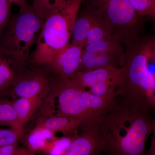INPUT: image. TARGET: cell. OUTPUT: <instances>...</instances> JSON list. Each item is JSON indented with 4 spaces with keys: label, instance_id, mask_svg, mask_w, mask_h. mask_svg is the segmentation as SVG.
<instances>
[{
    "label": "cell",
    "instance_id": "8",
    "mask_svg": "<svg viewBox=\"0 0 155 155\" xmlns=\"http://www.w3.org/2000/svg\"><path fill=\"white\" fill-rule=\"evenodd\" d=\"M121 77V68L110 66L90 71H77L69 78L84 91L104 97L116 96L115 92Z\"/></svg>",
    "mask_w": 155,
    "mask_h": 155
},
{
    "label": "cell",
    "instance_id": "19",
    "mask_svg": "<svg viewBox=\"0 0 155 155\" xmlns=\"http://www.w3.org/2000/svg\"><path fill=\"white\" fill-rule=\"evenodd\" d=\"M74 136H64L61 137L56 136L51 140L43 153L47 155H63L70 145Z\"/></svg>",
    "mask_w": 155,
    "mask_h": 155
},
{
    "label": "cell",
    "instance_id": "27",
    "mask_svg": "<svg viewBox=\"0 0 155 155\" xmlns=\"http://www.w3.org/2000/svg\"><path fill=\"white\" fill-rule=\"evenodd\" d=\"M9 94L8 91H6L0 87V100L6 99L5 97Z\"/></svg>",
    "mask_w": 155,
    "mask_h": 155
},
{
    "label": "cell",
    "instance_id": "22",
    "mask_svg": "<svg viewBox=\"0 0 155 155\" xmlns=\"http://www.w3.org/2000/svg\"><path fill=\"white\" fill-rule=\"evenodd\" d=\"M12 4L8 0H0V38L11 19Z\"/></svg>",
    "mask_w": 155,
    "mask_h": 155
},
{
    "label": "cell",
    "instance_id": "14",
    "mask_svg": "<svg viewBox=\"0 0 155 155\" xmlns=\"http://www.w3.org/2000/svg\"><path fill=\"white\" fill-rule=\"evenodd\" d=\"M56 133L43 126L36 125L22 141L24 147L32 152L43 153L51 140L56 137Z\"/></svg>",
    "mask_w": 155,
    "mask_h": 155
},
{
    "label": "cell",
    "instance_id": "2",
    "mask_svg": "<svg viewBox=\"0 0 155 155\" xmlns=\"http://www.w3.org/2000/svg\"><path fill=\"white\" fill-rule=\"evenodd\" d=\"M94 122L108 155H143L149 137L155 133L151 114L122 104Z\"/></svg>",
    "mask_w": 155,
    "mask_h": 155
},
{
    "label": "cell",
    "instance_id": "25",
    "mask_svg": "<svg viewBox=\"0 0 155 155\" xmlns=\"http://www.w3.org/2000/svg\"><path fill=\"white\" fill-rule=\"evenodd\" d=\"M16 155H36V154L24 147H19Z\"/></svg>",
    "mask_w": 155,
    "mask_h": 155
},
{
    "label": "cell",
    "instance_id": "1",
    "mask_svg": "<svg viewBox=\"0 0 155 155\" xmlns=\"http://www.w3.org/2000/svg\"><path fill=\"white\" fill-rule=\"evenodd\" d=\"M125 58L121 67V81L116 97L122 104L137 110H155V38L140 35L124 47Z\"/></svg>",
    "mask_w": 155,
    "mask_h": 155
},
{
    "label": "cell",
    "instance_id": "17",
    "mask_svg": "<svg viewBox=\"0 0 155 155\" xmlns=\"http://www.w3.org/2000/svg\"><path fill=\"white\" fill-rule=\"evenodd\" d=\"M16 78L14 68L9 61L4 56H0V87L9 91Z\"/></svg>",
    "mask_w": 155,
    "mask_h": 155
},
{
    "label": "cell",
    "instance_id": "23",
    "mask_svg": "<svg viewBox=\"0 0 155 155\" xmlns=\"http://www.w3.org/2000/svg\"><path fill=\"white\" fill-rule=\"evenodd\" d=\"M19 147L18 144L0 147V155H16Z\"/></svg>",
    "mask_w": 155,
    "mask_h": 155
},
{
    "label": "cell",
    "instance_id": "4",
    "mask_svg": "<svg viewBox=\"0 0 155 155\" xmlns=\"http://www.w3.org/2000/svg\"><path fill=\"white\" fill-rule=\"evenodd\" d=\"M83 1L66 0L44 19L31 55L35 64L47 65L69 43Z\"/></svg>",
    "mask_w": 155,
    "mask_h": 155
},
{
    "label": "cell",
    "instance_id": "3",
    "mask_svg": "<svg viewBox=\"0 0 155 155\" xmlns=\"http://www.w3.org/2000/svg\"><path fill=\"white\" fill-rule=\"evenodd\" d=\"M43 103V116H63L77 118L85 123L111 110L117 105L116 95H94L78 87L70 78L55 77Z\"/></svg>",
    "mask_w": 155,
    "mask_h": 155
},
{
    "label": "cell",
    "instance_id": "21",
    "mask_svg": "<svg viewBox=\"0 0 155 155\" xmlns=\"http://www.w3.org/2000/svg\"><path fill=\"white\" fill-rule=\"evenodd\" d=\"M24 130L16 128H0V147L18 144L24 136Z\"/></svg>",
    "mask_w": 155,
    "mask_h": 155
},
{
    "label": "cell",
    "instance_id": "26",
    "mask_svg": "<svg viewBox=\"0 0 155 155\" xmlns=\"http://www.w3.org/2000/svg\"><path fill=\"white\" fill-rule=\"evenodd\" d=\"M10 2L13 4H17L19 6V8H23L28 5L27 0H8Z\"/></svg>",
    "mask_w": 155,
    "mask_h": 155
},
{
    "label": "cell",
    "instance_id": "5",
    "mask_svg": "<svg viewBox=\"0 0 155 155\" xmlns=\"http://www.w3.org/2000/svg\"><path fill=\"white\" fill-rule=\"evenodd\" d=\"M44 20L28 4L20 8L19 13L10 19L0 38V48L14 69L22 68L28 61Z\"/></svg>",
    "mask_w": 155,
    "mask_h": 155
},
{
    "label": "cell",
    "instance_id": "11",
    "mask_svg": "<svg viewBox=\"0 0 155 155\" xmlns=\"http://www.w3.org/2000/svg\"><path fill=\"white\" fill-rule=\"evenodd\" d=\"M51 82L44 75L32 74L16 78L9 94L19 98H32L46 94L49 92Z\"/></svg>",
    "mask_w": 155,
    "mask_h": 155
},
{
    "label": "cell",
    "instance_id": "15",
    "mask_svg": "<svg viewBox=\"0 0 155 155\" xmlns=\"http://www.w3.org/2000/svg\"><path fill=\"white\" fill-rule=\"evenodd\" d=\"M95 15L87 9L77 17L73 26L72 34V42L84 48L87 37L95 20Z\"/></svg>",
    "mask_w": 155,
    "mask_h": 155
},
{
    "label": "cell",
    "instance_id": "12",
    "mask_svg": "<svg viewBox=\"0 0 155 155\" xmlns=\"http://www.w3.org/2000/svg\"><path fill=\"white\" fill-rule=\"evenodd\" d=\"M85 124L81 119L63 116H43L36 125L49 129L55 133H61L65 136L76 135L81 126Z\"/></svg>",
    "mask_w": 155,
    "mask_h": 155
},
{
    "label": "cell",
    "instance_id": "10",
    "mask_svg": "<svg viewBox=\"0 0 155 155\" xmlns=\"http://www.w3.org/2000/svg\"><path fill=\"white\" fill-rule=\"evenodd\" d=\"M83 48L72 43L68 44L58 51L47 64L55 77L67 79L79 70Z\"/></svg>",
    "mask_w": 155,
    "mask_h": 155
},
{
    "label": "cell",
    "instance_id": "24",
    "mask_svg": "<svg viewBox=\"0 0 155 155\" xmlns=\"http://www.w3.org/2000/svg\"><path fill=\"white\" fill-rule=\"evenodd\" d=\"M143 155H155V133L152 134L149 149Z\"/></svg>",
    "mask_w": 155,
    "mask_h": 155
},
{
    "label": "cell",
    "instance_id": "7",
    "mask_svg": "<svg viewBox=\"0 0 155 155\" xmlns=\"http://www.w3.org/2000/svg\"><path fill=\"white\" fill-rule=\"evenodd\" d=\"M125 58L124 46L114 37L90 44L83 48L78 71L114 66L121 68Z\"/></svg>",
    "mask_w": 155,
    "mask_h": 155
},
{
    "label": "cell",
    "instance_id": "9",
    "mask_svg": "<svg viewBox=\"0 0 155 155\" xmlns=\"http://www.w3.org/2000/svg\"><path fill=\"white\" fill-rule=\"evenodd\" d=\"M104 144L94 121L84 124L62 155H102Z\"/></svg>",
    "mask_w": 155,
    "mask_h": 155
},
{
    "label": "cell",
    "instance_id": "16",
    "mask_svg": "<svg viewBox=\"0 0 155 155\" xmlns=\"http://www.w3.org/2000/svg\"><path fill=\"white\" fill-rule=\"evenodd\" d=\"M0 125H8L12 128L24 130L18 125L17 114L11 101L0 100Z\"/></svg>",
    "mask_w": 155,
    "mask_h": 155
},
{
    "label": "cell",
    "instance_id": "6",
    "mask_svg": "<svg viewBox=\"0 0 155 155\" xmlns=\"http://www.w3.org/2000/svg\"><path fill=\"white\" fill-rule=\"evenodd\" d=\"M87 10L102 19L114 37L124 47L143 32L146 17L136 12L127 0H84Z\"/></svg>",
    "mask_w": 155,
    "mask_h": 155
},
{
    "label": "cell",
    "instance_id": "28",
    "mask_svg": "<svg viewBox=\"0 0 155 155\" xmlns=\"http://www.w3.org/2000/svg\"><path fill=\"white\" fill-rule=\"evenodd\" d=\"M0 56H3L2 54V52H1V48H0Z\"/></svg>",
    "mask_w": 155,
    "mask_h": 155
},
{
    "label": "cell",
    "instance_id": "20",
    "mask_svg": "<svg viewBox=\"0 0 155 155\" xmlns=\"http://www.w3.org/2000/svg\"><path fill=\"white\" fill-rule=\"evenodd\" d=\"M134 10L142 17L155 20V0H127Z\"/></svg>",
    "mask_w": 155,
    "mask_h": 155
},
{
    "label": "cell",
    "instance_id": "18",
    "mask_svg": "<svg viewBox=\"0 0 155 155\" xmlns=\"http://www.w3.org/2000/svg\"><path fill=\"white\" fill-rule=\"evenodd\" d=\"M66 0H33L32 7L37 14L44 20Z\"/></svg>",
    "mask_w": 155,
    "mask_h": 155
},
{
    "label": "cell",
    "instance_id": "13",
    "mask_svg": "<svg viewBox=\"0 0 155 155\" xmlns=\"http://www.w3.org/2000/svg\"><path fill=\"white\" fill-rule=\"evenodd\" d=\"M45 95L32 98H19L12 101L17 114V123L21 128L24 129V126L30 122L43 105Z\"/></svg>",
    "mask_w": 155,
    "mask_h": 155
}]
</instances>
